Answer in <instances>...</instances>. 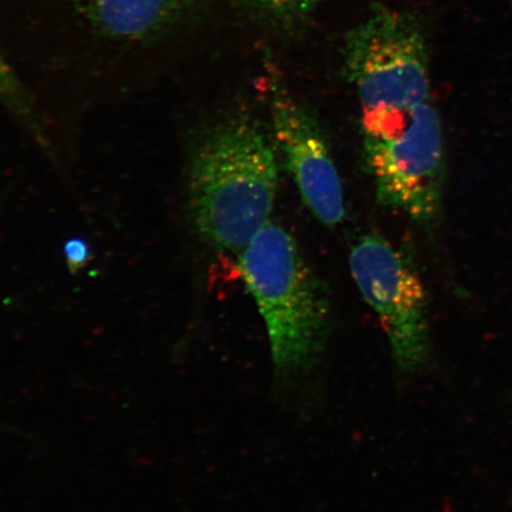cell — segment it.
Here are the masks:
<instances>
[{"label": "cell", "mask_w": 512, "mask_h": 512, "mask_svg": "<svg viewBox=\"0 0 512 512\" xmlns=\"http://www.w3.org/2000/svg\"><path fill=\"white\" fill-rule=\"evenodd\" d=\"M206 0H0L12 66L99 82L162 73Z\"/></svg>", "instance_id": "cell-1"}, {"label": "cell", "mask_w": 512, "mask_h": 512, "mask_svg": "<svg viewBox=\"0 0 512 512\" xmlns=\"http://www.w3.org/2000/svg\"><path fill=\"white\" fill-rule=\"evenodd\" d=\"M253 115L234 112L204 130L192 150L189 201L200 235L238 255L271 221L279 189L275 146Z\"/></svg>", "instance_id": "cell-2"}, {"label": "cell", "mask_w": 512, "mask_h": 512, "mask_svg": "<svg viewBox=\"0 0 512 512\" xmlns=\"http://www.w3.org/2000/svg\"><path fill=\"white\" fill-rule=\"evenodd\" d=\"M238 266L264 319L275 379H300L328 342L331 305L322 280L296 238L272 220L238 255Z\"/></svg>", "instance_id": "cell-3"}, {"label": "cell", "mask_w": 512, "mask_h": 512, "mask_svg": "<svg viewBox=\"0 0 512 512\" xmlns=\"http://www.w3.org/2000/svg\"><path fill=\"white\" fill-rule=\"evenodd\" d=\"M364 166L381 206L422 227L443 213L446 150L433 99L413 107L362 110Z\"/></svg>", "instance_id": "cell-4"}, {"label": "cell", "mask_w": 512, "mask_h": 512, "mask_svg": "<svg viewBox=\"0 0 512 512\" xmlns=\"http://www.w3.org/2000/svg\"><path fill=\"white\" fill-rule=\"evenodd\" d=\"M342 55L361 110L413 107L432 100L426 31L411 12L376 4L345 35Z\"/></svg>", "instance_id": "cell-5"}, {"label": "cell", "mask_w": 512, "mask_h": 512, "mask_svg": "<svg viewBox=\"0 0 512 512\" xmlns=\"http://www.w3.org/2000/svg\"><path fill=\"white\" fill-rule=\"evenodd\" d=\"M349 266L364 302L376 313L396 369L411 375L432 358L427 292L412 256L377 233L358 239Z\"/></svg>", "instance_id": "cell-6"}, {"label": "cell", "mask_w": 512, "mask_h": 512, "mask_svg": "<svg viewBox=\"0 0 512 512\" xmlns=\"http://www.w3.org/2000/svg\"><path fill=\"white\" fill-rule=\"evenodd\" d=\"M264 85L270 106L275 150L296 183L307 209L328 227L347 214L344 190L328 140L318 121L288 91L277 68L267 62Z\"/></svg>", "instance_id": "cell-7"}, {"label": "cell", "mask_w": 512, "mask_h": 512, "mask_svg": "<svg viewBox=\"0 0 512 512\" xmlns=\"http://www.w3.org/2000/svg\"><path fill=\"white\" fill-rule=\"evenodd\" d=\"M0 104L28 128L41 146H48L46 134L37 119L35 102L17 70L0 47Z\"/></svg>", "instance_id": "cell-8"}, {"label": "cell", "mask_w": 512, "mask_h": 512, "mask_svg": "<svg viewBox=\"0 0 512 512\" xmlns=\"http://www.w3.org/2000/svg\"><path fill=\"white\" fill-rule=\"evenodd\" d=\"M67 267L70 273L78 274L92 259L91 249L85 240L80 238L69 239L63 248Z\"/></svg>", "instance_id": "cell-9"}, {"label": "cell", "mask_w": 512, "mask_h": 512, "mask_svg": "<svg viewBox=\"0 0 512 512\" xmlns=\"http://www.w3.org/2000/svg\"><path fill=\"white\" fill-rule=\"evenodd\" d=\"M255 8L278 12L296 9L297 0H242Z\"/></svg>", "instance_id": "cell-10"}, {"label": "cell", "mask_w": 512, "mask_h": 512, "mask_svg": "<svg viewBox=\"0 0 512 512\" xmlns=\"http://www.w3.org/2000/svg\"><path fill=\"white\" fill-rule=\"evenodd\" d=\"M324 0H297L296 9L300 12H307L316 8V6L320 3H323ZM512 3V0H509Z\"/></svg>", "instance_id": "cell-11"}]
</instances>
